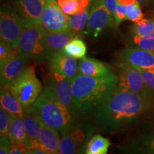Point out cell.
<instances>
[{
    "mask_svg": "<svg viewBox=\"0 0 154 154\" xmlns=\"http://www.w3.org/2000/svg\"><path fill=\"white\" fill-rule=\"evenodd\" d=\"M149 104V94H136L118 86L110 99L96 111V124L102 131H113L142 114Z\"/></svg>",
    "mask_w": 154,
    "mask_h": 154,
    "instance_id": "cell-1",
    "label": "cell"
},
{
    "mask_svg": "<svg viewBox=\"0 0 154 154\" xmlns=\"http://www.w3.org/2000/svg\"><path fill=\"white\" fill-rule=\"evenodd\" d=\"M119 86L114 74L92 77L78 74L72 79L73 111L82 114L96 111L110 99Z\"/></svg>",
    "mask_w": 154,
    "mask_h": 154,
    "instance_id": "cell-2",
    "label": "cell"
},
{
    "mask_svg": "<svg viewBox=\"0 0 154 154\" xmlns=\"http://www.w3.org/2000/svg\"><path fill=\"white\" fill-rule=\"evenodd\" d=\"M31 108L44 124L57 130L61 136L72 129V113L57 99L49 85L44 86Z\"/></svg>",
    "mask_w": 154,
    "mask_h": 154,
    "instance_id": "cell-3",
    "label": "cell"
},
{
    "mask_svg": "<svg viewBox=\"0 0 154 154\" xmlns=\"http://www.w3.org/2000/svg\"><path fill=\"white\" fill-rule=\"evenodd\" d=\"M7 86L12 95L22 103L24 110L34 104L43 88L36 75L34 66L25 67L20 74Z\"/></svg>",
    "mask_w": 154,
    "mask_h": 154,
    "instance_id": "cell-4",
    "label": "cell"
},
{
    "mask_svg": "<svg viewBox=\"0 0 154 154\" xmlns=\"http://www.w3.org/2000/svg\"><path fill=\"white\" fill-rule=\"evenodd\" d=\"M47 31L41 24L25 27L17 47L19 54L36 63H42L49 59L51 55L45 42Z\"/></svg>",
    "mask_w": 154,
    "mask_h": 154,
    "instance_id": "cell-5",
    "label": "cell"
},
{
    "mask_svg": "<svg viewBox=\"0 0 154 154\" xmlns=\"http://www.w3.org/2000/svg\"><path fill=\"white\" fill-rule=\"evenodd\" d=\"M26 27L24 19L9 5L5 4L0 11V36L1 40L17 49L21 36Z\"/></svg>",
    "mask_w": 154,
    "mask_h": 154,
    "instance_id": "cell-6",
    "label": "cell"
},
{
    "mask_svg": "<svg viewBox=\"0 0 154 154\" xmlns=\"http://www.w3.org/2000/svg\"><path fill=\"white\" fill-rule=\"evenodd\" d=\"M41 25L49 33L71 32L69 16L60 8L57 0H46Z\"/></svg>",
    "mask_w": 154,
    "mask_h": 154,
    "instance_id": "cell-7",
    "label": "cell"
},
{
    "mask_svg": "<svg viewBox=\"0 0 154 154\" xmlns=\"http://www.w3.org/2000/svg\"><path fill=\"white\" fill-rule=\"evenodd\" d=\"M116 24L113 14L106 7L103 0H94L90 11L85 34L97 37L104 29Z\"/></svg>",
    "mask_w": 154,
    "mask_h": 154,
    "instance_id": "cell-8",
    "label": "cell"
},
{
    "mask_svg": "<svg viewBox=\"0 0 154 154\" xmlns=\"http://www.w3.org/2000/svg\"><path fill=\"white\" fill-rule=\"evenodd\" d=\"M119 87L136 94H149L148 86L139 71L128 63L121 60L117 64Z\"/></svg>",
    "mask_w": 154,
    "mask_h": 154,
    "instance_id": "cell-9",
    "label": "cell"
},
{
    "mask_svg": "<svg viewBox=\"0 0 154 154\" xmlns=\"http://www.w3.org/2000/svg\"><path fill=\"white\" fill-rule=\"evenodd\" d=\"M122 61L131 66L143 70L154 72V51L140 49L128 47L123 49L119 53Z\"/></svg>",
    "mask_w": 154,
    "mask_h": 154,
    "instance_id": "cell-10",
    "label": "cell"
},
{
    "mask_svg": "<svg viewBox=\"0 0 154 154\" xmlns=\"http://www.w3.org/2000/svg\"><path fill=\"white\" fill-rule=\"evenodd\" d=\"M49 86L57 99L72 113L73 94L72 79L52 72L49 78Z\"/></svg>",
    "mask_w": 154,
    "mask_h": 154,
    "instance_id": "cell-11",
    "label": "cell"
},
{
    "mask_svg": "<svg viewBox=\"0 0 154 154\" xmlns=\"http://www.w3.org/2000/svg\"><path fill=\"white\" fill-rule=\"evenodd\" d=\"M46 0H15L19 14L26 22V27L41 24Z\"/></svg>",
    "mask_w": 154,
    "mask_h": 154,
    "instance_id": "cell-12",
    "label": "cell"
},
{
    "mask_svg": "<svg viewBox=\"0 0 154 154\" xmlns=\"http://www.w3.org/2000/svg\"><path fill=\"white\" fill-rule=\"evenodd\" d=\"M49 67L52 72L73 79L79 74V63L76 59L69 57L61 51L53 54L49 58Z\"/></svg>",
    "mask_w": 154,
    "mask_h": 154,
    "instance_id": "cell-13",
    "label": "cell"
},
{
    "mask_svg": "<svg viewBox=\"0 0 154 154\" xmlns=\"http://www.w3.org/2000/svg\"><path fill=\"white\" fill-rule=\"evenodd\" d=\"M30 59L17 53L7 61L3 66L0 67L1 86H7L14 81L24 70L25 66Z\"/></svg>",
    "mask_w": 154,
    "mask_h": 154,
    "instance_id": "cell-14",
    "label": "cell"
},
{
    "mask_svg": "<svg viewBox=\"0 0 154 154\" xmlns=\"http://www.w3.org/2000/svg\"><path fill=\"white\" fill-rule=\"evenodd\" d=\"M38 118L40 125L38 148L45 150L51 154H59L60 143L59 132L54 128L46 125L38 116Z\"/></svg>",
    "mask_w": 154,
    "mask_h": 154,
    "instance_id": "cell-15",
    "label": "cell"
},
{
    "mask_svg": "<svg viewBox=\"0 0 154 154\" xmlns=\"http://www.w3.org/2000/svg\"><path fill=\"white\" fill-rule=\"evenodd\" d=\"M84 139L85 134L82 128H72L61 136L59 154H77Z\"/></svg>",
    "mask_w": 154,
    "mask_h": 154,
    "instance_id": "cell-16",
    "label": "cell"
},
{
    "mask_svg": "<svg viewBox=\"0 0 154 154\" xmlns=\"http://www.w3.org/2000/svg\"><path fill=\"white\" fill-rule=\"evenodd\" d=\"M79 74L92 77L109 76L113 74L110 66L92 58H84L79 63Z\"/></svg>",
    "mask_w": 154,
    "mask_h": 154,
    "instance_id": "cell-17",
    "label": "cell"
},
{
    "mask_svg": "<svg viewBox=\"0 0 154 154\" xmlns=\"http://www.w3.org/2000/svg\"><path fill=\"white\" fill-rule=\"evenodd\" d=\"M23 120L27 134L28 149H36L38 148V138L40 133V125L38 118L36 113L29 107L24 110Z\"/></svg>",
    "mask_w": 154,
    "mask_h": 154,
    "instance_id": "cell-18",
    "label": "cell"
},
{
    "mask_svg": "<svg viewBox=\"0 0 154 154\" xmlns=\"http://www.w3.org/2000/svg\"><path fill=\"white\" fill-rule=\"evenodd\" d=\"M0 103L1 107L3 108L9 114L19 116L22 118L24 116V107L22 103L12 95L7 86L1 88Z\"/></svg>",
    "mask_w": 154,
    "mask_h": 154,
    "instance_id": "cell-19",
    "label": "cell"
},
{
    "mask_svg": "<svg viewBox=\"0 0 154 154\" xmlns=\"http://www.w3.org/2000/svg\"><path fill=\"white\" fill-rule=\"evenodd\" d=\"M75 35L72 32L63 33H49L47 32L45 36L46 46L50 55L63 50Z\"/></svg>",
    "mask_w": 154,
    "mask_h": 154,
    "instance_id": "cell-20",
    "label": "cell"
},
{
    "mask_svg": "<svg viewBox=\"0 0 154 154\" xmlns=\"http://www.w3.org/2000/svg\"><path fill=\"white\" fill-rule=\"evenodd\" d=\"M10 116L9 138L11 142L17 143H27V134L23 118L16 115Z\"/></svg>",
    "mask_w": 154,
    "mask_h": 154,
    "instance_id": "cell-21",
    "label": "cell"
},
{
    "mask_svg": "<svg viewBox=\"0 0 154 154\" xmlns=\"http://www.w3.org/2000/svg\"><path fill=\"white\" fill-rule=\"evenodd\" d=\"M111 144L109 138L100 134L94 135L86 143L85 154H107Z\"/></svg>",
    "mask_w": 154,
    "mask_h": 154,
    "instance_id": "cell-22",
    "label": "cell"
},
{
    "mask_svg": "<svg viewBox=\"0 0 154 154\" xmlns=\"http://www.w3.org/2000/svg\"><path fill=\"white\" fill-rule=\"evenodd\" d=\"M128 154H154V134L138 138L126 150Z\"/></svg>",
    "mask_w": 154,
    "mask_h": 154,
    "instance_id": "cell-23",
    "label": "cell"
},
{
    "mask_svg": "<svg viewBox=\"0 0 154 154\" xmlns=\"http://www.w3.org/2000/svg\"><path fill=\"white\" fill-rule=\"evenodd\" d=\"M63 51L69 57L75 59H83L86 57L87 48L82 39L74 37L65 46Z\"/></svg>",
    "mask_w": 154,
    "mask_h": 154,
    "instance_id": "cell-24",
    "label": "cell"
},
{
    "mask_svg": "<svg viewBox=\"0 0 154 154\" xmlns=\"http://www.w3.org/2000/svg\"><path fill=\"white\" fill-rule=\"evenodd\" d=\"M89 6L80 14L69 16V25L71 32L76 36L85 28L89 17Z\"/></svg>",
    "mask_w": 154,
    "mask_h": 154,
    "instance_id": "cell-25",
    "label": "cell"
},
{
    "mask_svg": "<svg viewBox=\"0 0 154 154\" xmlns=\"http://www.w3.org/2000/svg\"><path fill=\"white\" fill-rule=\"evenodd\" d=\"M154 32V19H142L135 23L133 33L136 36H145Z\"/></svg>",
    "mask_w": 154,
    "mask_h": 154,
    "instance_id": "cell-26",
    "label": "cell"
},
{
    "mask_svg": "<svg viewBox=\"0 0 154 154\" xmlns=\"http://www.w3.org/2000/svg\"><path fill=\"white\" fill-rule=\"evenodd\" d=\"M17 53V49H14L11 44L5 41L1 40L0 42V67L3 66Z\"/></svg>",
    "mask_w": 154,
    "mask_h": 154,
    "instance_id": "cell-27",
    "label": "cell"
},
{
    "mask_svg": "<svg viewBox=\"0 0 154 154\" xmlns=\"http://www.w3.org/2000/svg\"><path fill=\"white\" fill-rule=\"evenodd\" d=\"M133 42L138 48L154 51V32L145 36H134Z\"/></svg>",
    "mask_w": 154,
    "mask_h": 154,
    "instance_id": "cell-28",
    "label": "cell"
},
{
    "mask_svg": "<svg viewBox=\"0 0 154 154\" xmlns=\"http://www.w3.org/2000/svg\"><path fill=\"white\" fill-rule=\"evenodd\" d=\"M57 2L60 8L68 16L79 13L80 0H58Z\"/></svg>",
    "mask_w": 154,
    "mask_h": 154,
    "instance_id": "cell-29",
    "label": "cell"
},
{
    "mask_svg": "<svg viewBox=\"0 0 154 154\" xmlns=\"http://www.w3.org/2000/svg\"><path fill=\"white\" fill-rule=\"evenodd\" d=\"M143 19V14L140 9L139 2H137L134 5L126 7V20L131 21L133 22H137Z\"/></svg>",
    "mask_w": 154,
    "mask_h": 154,
    "instance_id": "cell-30",
    "label": "cell"
},
{
    "mask_svg": "<svg viewBox=\"0 0 154 154\" xmlns=\"http://www.w3.org/2000/svg\"><path fill=\"white\" fill-rule=\"evenodd\" d=\"M10 116L3 108L0 107V136H8Z\"/></svg>",
    "mask_w": 154,
    "mask_h": 154,
    "instance_id": "cell-31",
    "label": "cell"
},
{
    "mask_svg": "<svg viewBox=\"0 0 154 154\" xmlns=\"http://www.w3.org/2000/svg\"><path fill=\"white\" fill-rule=\"evenodd\" d=\"M136 68V67H135ZM139 71V72L143 77L144 82L148 87L151 89L154 90V72H149V71L143 70V69L136 68Z\"/></svg>",
    "mask_w": 154,
    "mask_h": 154,
    "instance_id": "cell-32",
    "label": "cell"
},
{
    "mask_svg": "<svg viewBox=\"0 0 154 154\" xmlns=\"http://www.w3.org/2000/svg\"><path fill=\"white\" fill-rule=\"evenodd\" d=\"M126 7L118 5L116 10L114 14H113V18H114L116 25H119L121 24L124 20H126Z\"/></svg>",
    "mask_w": 154,
    "mask_h": 154,
    "instance_id": "cell-33",
    "label": "cell"
},
{
    "mask_svg": "<svg viewBox=\"0 0 154 154\" xmlns=\"http://www.w3.org/2000/svg\"><path fill=\"white\" fill-rule=\"evenodd\" d=\"M27 150L28 147L26 144L11 142V149L9 154H26Z\"/></svg>",
    "mask_w": 154,
    "mask_h": 154,
    "instance_id": "cell-34",
    "label": "cell"
},
{
    "mask_svg": "<svg viewBox=\"0 0 154 154\" xmlns=\"http://www.w3.org/2000/svg\"><path fill=\"white\" fill-rule=\"evenodd\" d=\"M11 149V140L8 136H1L0 154H9Z\"/></svg>",
    "mask_w": 154,
    "mask_h": 154,
    "instance_id": "cell-35",
    "label": "cell"
},
{
    "mask_svg": "<svg viewBox=\"0 0 154 154\" xmlns=\"http://www.w3.org/2000/svg\"><path fill=\"white\" fill-rule=\"evenodd\" d=\"M103 2H104L107 9H109V11H110L113 16V14H114L115 11L117 9V7H118L117 0H103Z\"/></svg>",
    "mask_w": 154,
    "mask_h": 154,
    "instance_id": "cell-36",
    "label": "cell"
},
{
    "mask_svg": "<svg viewBox=\"0 0 154 154\" xmlns=\"http://www.w3.org/2000/svg\"><path fill=\"white\" fill-rule=\"evenodd\" d=\"M27 154H51L49 152H48L45 150L38 149V148H36V149H28Z\"/></svg>",
    "mask_w": 154,
    "mask_h": 154,
    "instance_id": "cell-37",
    "label": "cell"
},
{
    "mask_svg": "<svg viewBox=\"0 0 154 154\" xmlns=\"http://www.w3.org/2000/svg\"><path fill=\"white\" fill-rule=\"evenodd\" d=\"M137 0H117L118 5H123V6H129L131 5H134L136 2H137Z\"/></svg>",
    "mask_w": 154,
    "mask_h": 154,
    "instance_id": "cell-38",
    "label": "cell"
},
{
    "mask_svg": "<svg viewBox=\"0 0 154 154\" xmlns=\"http://www.w3.org/2000/svg\"><path fill=\"white\" fill-rule=\"evenodd\" d=\"M137 1L139 2V4H142V5H145V4H147L151 0H137Z\"/></svg>",
    "mask_w": 154,
    "mask_h": 154,
    "instance_id": "cell-39",
    "label": "cell"
},
{
    "mask_svg": "<svg viewBox=\"0 0 154 154\" xmlns=\"http://www.w3.org/2000/svg\"><path fill=\"white\" fill-rule=\"evenodd\" d=\"M26 154H27V153H26Z\"/></svg>",
    "mask_w": 154,
    "mask_h": 154,
    "instance_id": "cell-40",
    "label": "cell"
}]
</instances>
